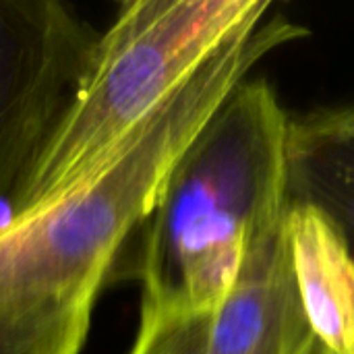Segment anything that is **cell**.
I'll use <instances>...</instances> for the list:
<instances>
[{
  "label": "cell",
  "mask_w": 354,
  "mask_h": 354,
  "mask_svg": "<svg viewBox=\"0 0 354 354\" xmlns=\"http://www.w3.org/2000/svg\"><path fill=\"white\" fill-rule=\"evenodd\" d=\"M100 31L58 0H0V230L89 73Z\"/></svg>",
  "instance_id": "cell-4"
},
{
  "label": "cell",
  "mask_w": 354,
  "mask_h": 354,
  "mask_svg": "<svg viewBox=\"0 0 354 354\" xmlns=\"http://www.w3.org/2000/svg\"><path fill=\"white\" fill-rule=\"evenodd\" d=\"M212 313L162 309L141 303L137 338L129 354H205Z\"/></svg>",
  "instance_id": "cell-8"
},
{
  "label": "cell",
  "mask_w": 354,
  "mask_h": 354,
  "mask_svg": "<svg viewBox=\"0 0 354 354\" xmlns=\"http://www.w3.org/2000/svg\"><path fill=\"white\" fill-rule=\"evenodd\" d=\"M311 336L301 354H354V261L338 230L313 207L286 218Z\"/></svg>",
  "instance_id": "cell-7"
},
{
  "label": "cell",
  "mask_w": 354,
  "mask_h": 354,
  "mask_svg": "<svg viewBox=\"0 0 354 354\" xmlns=\"http://www.w3.org/2000/svg\"><path fill=\"white\" fill-rule=\"evenodd\" d=\"M288 193L338 230L354 261V95L290 120Z\"/></svg>",
  "instance_id": "cell-6"
},
{
  "label": "cell",
  "mask_w": 354,
  "mask_h": 354,
  "mask_svg": "<svg viewBox=\"0 0 354 354\" xmlns=\"http://www.w3.org/2000/svg\"><path fill=\"white\" fill-rule=\"evenodd\" d=\"M309 336L284 216L251 249L214 311L205 354H301Z\"/></svg>",
  "instance_id": "cell-5"
},
{
  "label": "cell",
  "mask_w": 354,
  "mask_h": 354,
  "mask_svg": "<svg viewBox=\"0 0 354 354\" xmlns=\"http://www.w3.org/2000/svg\"><path fill=\"white\" fill-rule=\"evenodd\" d=\"M305 33L284 15L236 33L89 183L0 230V354H81L102 286L183 151L266 56Z\"/></svg>",
  "instance_id": "cell-1"
},
{
  "label": "cell",
  "mask_w": 354,
  "mask_h": 354,
  "mask_svg": "<svg viewBox=\"0 0 354 354\" xmlns=\"http://www.w3.org/2000/svg\"><path fill=\"white\" fill-rule=\"evenodd\" d=\"M270 10L268 0L124 2L100 33L83 87L17 220L48 209L89 183L201 64Z\"/></svg>",
  "instance_id": "cell-3"
},
{
  "label": "cell",
  "mask_w": 354,
  "mask_h": 354,
  "mask_svg": "<svg viewBox=\"0 0 354 354\" xmlns=\"http://www.w3.org/2000/svg\"><path fill=\"white\" fill-rule=\"evenodd\" d=\"M290 120L263 77L239 83L174 164L112 282L139 280L141 303L162 309L216 311L290 207Z\"/></svg>",
  "instance_id": "cell-2"
}]
</instances>
